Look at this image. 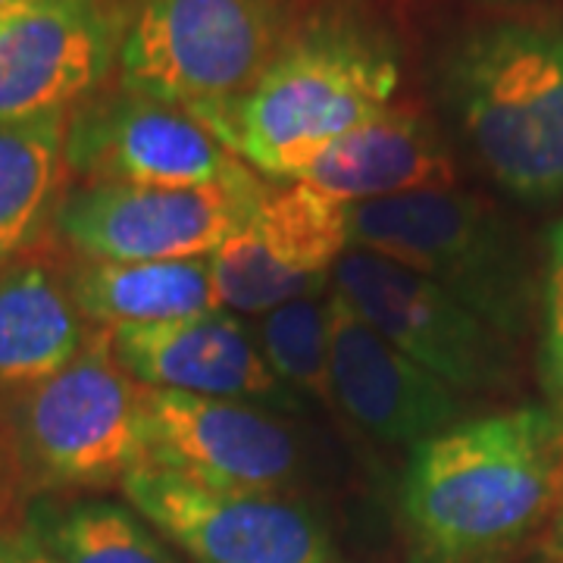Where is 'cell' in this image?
Returning a JSON list of instances; mask_svg holds the SVG:
<instances>
[{"instance_id": "cell-19", "label": "cell", "mask_w": 563, "mask_h": 563, "mask_svg": "<svg viewBox=\"0 0 563 563\" xmlns=\"http://www.w3.org/2000/svg\"><path fill=\"white\" fill-rule=\"evenodd\" d=\"M69 113L0 125V273L38 242L60 203Z\"/></svg>"}, {"instance_id": "cell-16", "label": "cell", "mask_w": 563, "mask_h": 563, "mask_svg": "<svg viewBox=\"0 0 563 563\" xmlns=\"http://www.w3.org/2000/svg\"><path fill=\"white\" fill-rule=\"evenodd\" d=\"M288 181H307L354 207L454 188L457 166L435 122L417 107L391 103L379 117L332 141Z\"/></svg>"}, {"instance_id": "cell-9", "label": "cell", "mask_w": 563, "mask_h": 563, "mask_svg": "<svg viewBox=\"0 0 563 563\" xmlns=\"http://www.w3.org/2000/svg\"><path fill=\"white\" fill-rule=\"evenodd\" d=\"M63 157L85 185L195 188L263 179L198 117L122 85L66 120Z\"/></svg>"}, {"instance_id": "cell-12", "label": "cell", "mask_w": 563, "mask_h": 563, "mask_svg": "<svg viewBox=\"0 0 563 563\" xmlns=\"http://www.w3.org/2000/svg\"><path fill=\"white\" fill-rule=\"evenodd\" d=\"M144 413L147 466L185 483L282 495L301 470L291 426L257 404L147 388Z\"/></svg>"}, {"instance_id": "cell-4", "label": "cell", "mask_w": 563, "mask_h": 563, "mask_svg": "<svg viewBox=\"0 0 563 563\" xmlns=\"http://www.w3.org/2000/svg\"><path fill=\"white\" fill-rule=\"evenodd\" d=\"M144 385L95 329L60 373L0 404V454L16 479L41 492L122 485L147 466Z\"/></svg>"}, {"instance_id": "cell-25", "label": "cell", "mask_w": 563, "mask_h": 563, "mask_svg": "<svg viewBox=\"0 0 563 563\" xmlns=\"http://www.w3.org/2000/svg\"><path fill=\"white\" fill-rule=\"evenodd\" d=\"M32 7H35V3H32ZM25 10H29V7H3V10H0V38L7 35V29L20 20Z\"/></svg>"}, {"instance_id": "cell-1", "label": "cell", "mask_w": 563, "mask_h": 563, "mask_svg": "<svg viewBox=\"0 0 563 563\" xmlns=\"http://www.w3.org/2000/svg\"><path fill=\"white\" fill-rule=\"evenodd\" d=\"M563 504V417L514 407L417 444L401 479L407 563H514Z\"/></svg>"}, {"instance_id": "cell-3", "label": "cell", "mask_w": 563, "mask_h": 563, "mask_svg": "<svg viewBox=\"0 0 563 563\" xmlns=\"http://www.w3.org/2000/svg\"><path fill=\"white\" fill-rule=\"evenodd\" d=\"M391 47L351 22L291 32L279 57L207 129L263 179L288 181L332 141L379 117L398 91Z\"/></svg>"}, {"instance_id": "cell-15", "label": "cell", "mask_w": 563, "mask_h": 563, "mask_svg": "<svg viewBox=\"0 0 563 563\" xmlns=\"http://www.w3.org/2000/svg\"><path fill=\"white\" fill-rule=\"evenodd\" d=\"M110 342L125 373L147 388L257 404L273 413L301 410V395L266 366L257 339L225 307L161 325L110 329Z\"/></svg>"}, {"instance_id": "cell-13", "label": "cell", "mask_w": 563, "mask_h": 563, "mask_svg": "<svg viewBox=\"0 0 563 563\" xmlns=\"http://www.w3.org/2000/svg\"><path fill=\"white\" fill-rule=\"evenodd\" d=\"M329 391L351 420L383 444H417L470 420V398L422 369L379 335L332 288Z\"/></svg>"}, {"instance_id": "cell-27", "label": "cell", "mask_w": 563, "mask_h": 563, "mask_svg": "<svg viewBox=\"0 0 563 563\" xmlns=\"http://www.w3.org/2000/svg\"><path fill=\"white\" fill-rule=\"evenodd\" d=\"M554 563H563V561H554Z\"/></svg>"}, {"instance_id": "cell-23", "label": "cell", "mask_w": 563, "mask_h": 563, "mask_svg": "<svg viewBox=\"0 0 563 563\" xmlns=\"http://www.w3.org/2000/svg\"><path fill=\"white\" fill-rule=\"evenodd\" d=\"M0 563H54L25 529L0 532Z\"/></svg>"}, {"instance_id": "cell-7", "label": "cell", "mask_w": 563, "mask_h": 563, "mask_svg": "<svg viewBox=\"0 0 563 563\" xmlns=\"http://www.w3.org/2000/svg\"><path fill=\"white\" fill-rule=\"evenodd\" d=\"M332 288L379 335L466 398L517 385V342L401 263L347 247Z\"/></svg>"}, {"instance_id": "cell-8", "label": "cell", "mask_w": 563, "mask_h": 563, "mask_svg": "<svg viewBox=\"0 0 563 563\" xmlns=\"http://www.w3.org/2000/svg\"><path fill=\"white\" fill-rule=\"evenodd\" d=\"M266 188V179L195 188L81 185L63 195L51 225L81 261H191L229 242Z\"/></svg>"}, {"instance_id": "cell-21", "label": "cell", "mask_w": 563, "mask_h": 563, "mask_svg": "<svg viewBox=\"0 0 563 563\" xmlns=\"http://www.w3.org/2000/svg\"><path fill=\"white\" fill-rule=\"evenodd\" d=\"M266 366L301 398L332 401L329 347H332V285L266 310L257 329Z\"/></svg>"}, {"instance_id": "cell-24", "label": "cell", "mask_w": 563, "mask_h": 563, "mask_svg": "<svg viewBox=\"0 0 563 563\" xmlns=\"http://www.w3.org/2000/svg\"><path fill=\"white\" fill-rule=\"evenodd\" d=\"M544 551L551 561H563V504L551 523V532H548V542H544Z\"/></svg>"}, {"instance_id": "cell-22", "label": "cell", "mask_w": 563, "mask_h": 563, "mask_svg": "<svg viewBox=\"0 0 563 563\" xmlns=\"http://www.w3.org/2000/svg\"><path fill=\"white\" fill-rule=\"evenodd\" d=\"M539 383L548 407L563 417V217L548 235L539 288Z\"/></svg>"}, {"instance_id": "cell-26", "label": "cell", "mask_w": 563, "mask_h": 563, "mask_svg": "<svg viewBox=\"0 0 563 563\" xmlns=\"http://www.w3.org/2000/svg\"><path fill=\"white\" fill-rule=\"evenodd\" d=\"M32 3H38V0H0V10L3 7H32Z\"/></svg>"}, {"instance_id": "cell-2", "label": "cell", "mask_w": 563, "mask_h": 563, "mask_svg": "<svg viewBox=\"0 0 563 563\" xmlns=\"http://www.w3.org/2000/svg\"><path fill=\"white\" fill-rule=\"evenodd\" d=\"M442 98L483 173L520 201L563 195V16L517 13L463 32Z\"/></svg>"}, {"instance_id": "cell-10", "label": "cell", "mask_w": 563, "mask_h": 563, "mask_svg": "<svg viewBox=\"0 0 563 563\" xmlns=\"http://www.w3.org/2000/svg\"><path fill=\"white\" fill-rule=\"evenodd\" d=\"M122 492L195 563H339L320 520L282 495L207 488L151 466Z\"/></svg>"}, {"instance_id": "cell-18", "label": "cell", "mask_w": 563, "mask_h": 563, "mask_svg": "<svg viewBox=\"0 0 563 563\" xmlns=\"http://www.w3.org/2000/svg\"><path fill=\"white\" fill-rule=\"evenodd\" d=\"M79 313L95 329L161 325L220 310L210 257L110 263L85 261L69 273Z\"/></svg>"}, {"instance_id": "cell-17", "label": "cell", "mask_w": 563, "mask_h": 563, "mask_svg": "<svg viewBox=\"0 0 563 563\" xmlns=\"http://www.w3.org/2000/svg\"><path fill=\"white\" fill-rule=\"evenodd\" d=\"M91 325L54 263L22 257L0 273V404L76 361Z\"/></svg>"}, {"instance_id": "cell-5", "label": "cell", "mask_w": 563, "mask_h": 563, "mask_svg": "<svg viewBox=\"0 0 563 563\" xmlns=\"http://www.w3.org/2000/svg\"><path fill=\"white\" fill-rule=\"evenodd\" d=\"M351 247L435 282L510 342L532 329L542 282L526 242L495 203L461 185L354 203Z\"/></svg>"}, {"instance_id": "cell-11", "label": "cell", "mask_w": 563, "mask_h": 563, "mask_svg": "<svg viewBox=\"0 0 563 563\" xmlns=\"http://www.w3.org/2000/svg\"><path fill=\"white\" fill-rule=\"evenodd\" d=\"M351 247V203L307 181H273L242 229L210 254L225 310L266 313L332 285Z\"/></svg>"}, {"instance_id": "cell-14", "label": "cell", "mask_w": 563, "mask_h": 563, "mask_svg": "<svg viewBox=\"0 0 563 563\" xmlns=\"http://www.w3.org/2000/svg\"><path fill=\"white\" fill-rule=\"evenodd\" d=\"M125 20L103 0H38L0 38V125L66 110L120 60Z\"/></svg>"}, {"instance_id": "cell-6", "label": "cell", "mask_w": 563, "mask_h": 563, "mask_svg": "<svg viewBox=\"0 0 563 563\" xmlns=\"http://www.w3.org/2000/svg\"><path fill=\"white\" fill-rule=\"evenodd\" d=\"M291 32L282 0H135L117 60L122 88L210 125L247 98Z\"/></svg>"}, {"instance_id": "cell-20", "label": "cell", "mask_w": 563, "mask_h": 563, "mask_svg": "<svg viewBox=\"0 0 563 563\" xmlns=\"http://www.w3.org/2000/svg\"><path fill=\"white\" fill-rule=\"evenodd\" d=\"M54 563H176L166 544L122 504L51 501L29 507L25 526Z\"/></svg>"}]
</instances>
